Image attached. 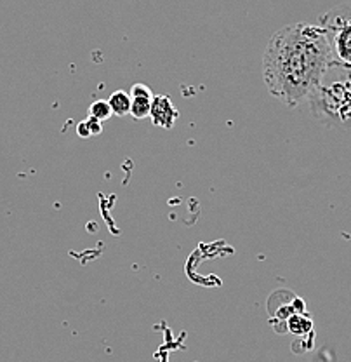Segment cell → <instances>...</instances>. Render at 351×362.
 <instances>
[{
	"mask_svg": "<svg viewBox=\"0 0 351 362\" xmlns=\"http://www.w3.org/2000/svg\"><path fill=\"white\" fill-rule=\"evenodd\" d=\"M331 68L329 37L320 25H287L270 37L264 49L263 77L266 88L287 107L307 101Z\"/></svg>",
	"mask_w": 351,
	"mask_h": 362,
	"instance_id": "1",
	"label": "cell"
},
{
	"mask_svg": "<svg viewBox=\"0 0 351 362\" xmlns=\"http://www.w3.org/2000/svg\"><path fill=\"white\" fill-rule=\"evenodd\" d=\"M308 101L316 119L329 124L351 126V78L334 82L323 78Z\"/></svg>",
	"mask_w": 351,
	"mask_h": 362,
	"instance_id": "2",
	"label": "cell"
},
{
	"mask_svg": "<svg viewBox=\"0 0 351 362\" xmlns=\"http://www.w3.org/2000/svg\"><path fill=\"white\" fill-rule=\"evenodd\" d=\"M320 26L329 37L332 66L351 70V14H338V11H332L322 18Z\"/></svg>",
	"mask_w": 351,
	"mask_h": 362,
	"instance_id": "3",
	"label": "cell"
},
{
	"mask_svg": "<svg viewBox=\"0 0 351 362\" xmlns=\"http://www.w3.org/2000/svg\"><path fill=\"white\" fill-rule=\"evenodd\" d=\"M177 117H179V113H177L176 107L172 105L171 98L165 96V94H158V96L153 98L152 110H150V119H152L153 126L171 129Z\"/></svg>",
	"mask_w": 351,
	"mask_h": 362,
	"instance_id": "4",
	"label": "cell"
},
{
	"mask_svg": "<svg viewBox=\"0 0 351 362\" xmlns=\"http://www.w3.org/2000/svg\"><path fill=\"white\" fill-rule=\"evenodd\" d=\"M131 113L129 115L134 117V119L143 120L146 117H150V110H152V103L155 94L152 89L146 84H134L131 88Z\"/></svg>",
	"mask_w": 351,
	"mask_h": 362,
	"instance_id": "5",
	"label": "cell"
},
{
	"mask_svg": "<svg viewBox=\"0 0 351 362\" xmlns=\"http://www.w3.org/2000/svg\"><path fill=\"white\" fill-rule=\"evenodd\" d=\"M287 329L292 334H296V337H307V334H311V317H309L307 312H296V314H292L287 319Z\"/></svg>",
	"mask_w": 351,
	"mask_h": 362,
	"instance_id": "6",
	"label": "cell"
},
{
	"mask_svg": "<svg viewBox=\"0 0 351 362\" xmlns=\"http://www.w3.org/2000/svg\"><path fill=\"white\" fill-rule=\"evenodd\" d=\"M108 105H110L112 113L117 117H126L131 113V94L126 90H115L108 98Z\"/></svg>",
	"mask_w": 351,
	"mask_h": 362,
	"instance_id": "7",
	"label": "cell"
},
{
	"mask_svg": "<svg viewBox=\"0 0 351 362\" xmlns=\"http://www.w3.org/2000/svg\"><path fill=\"white\" fill-rule=\"evenodd\" d=\"M112 115L113 113L110 105H108V100H97L89 107V117H94V119L101 120V122L108 120Z\"/></svg>",
	"mask_w": 351,
	"mask_h": 362,
	"instance_id": "8",
	"label": "cell"
},
{
	"mask_svg": "<svg viewBox=\"0 0 351 362\" xmlns=\"http://www.w3.org/2000/svg\"><path fill=\"white\" fill-rule=\"evenodd\" d=\"M85 124H88L90 136H97L103 133V122H101V120L94 119V117H88V119H85Z\"/></svg>",
	"mask_w": 351,
	"mask_h": 362,
	"instance_id": "9",
	"label": "cell"
},
{
	"mask_svg": "<svg viewBox=\"0 0 351 362\" xmlns=\"http://www.w3.org/2000/svg\"><path fill=\"white\" fill-rule=\"evenodd\" d=\"M77 134L81 136V138H90V131L88 124H85V120H82V122L77 126Z\"/></svg>",
	"mask_w": 351,
	"mask_h": 362,
	"instance_id": "10",
	"label": "cell"
}]
</instances>
